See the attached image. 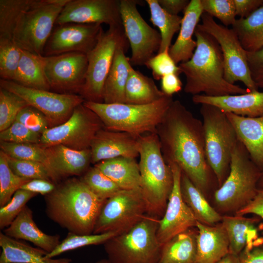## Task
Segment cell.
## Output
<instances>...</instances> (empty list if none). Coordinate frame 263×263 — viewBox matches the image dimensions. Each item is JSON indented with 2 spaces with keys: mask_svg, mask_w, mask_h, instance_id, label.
I'll use <instances>...</instances> for the list:
<instances>
[{
  "mask_svg": "<svg viewBox=\"0 0 263 263\" xmlns=\"http://www.w3.org/2000/svg\"><path fill=\"white\" fill-rule=\"evenodd\" d=\"M156 133L168 164L177 165L205 196L213 185L219 187L207 162L202 121L181 101H173Z\"/></svg>",
  "mask_w": 263,
  "mask_h": 263,
  "instance_id": "cell-1",
  "label": "cell"
},
{
  "mask_svg": "<svg viewBox=\"0 0 263 263\" xmlns=\"http://www.w3.org/2000/svg\"><path fill=\"white\" fill-rule=\"evenodd\" d=\"M48 217L68 232L93 233L100 210L106 201L95 195L80 179L69 178L56 185L44 196Z\"/></svg>",
  "mask_w": 263,
  "mask_h": 263,
  "instance_id": "cell-2",
  "label": "cell"
},
{
  "mask_svg": "<svg viewBox=\"0 0 263 263\" xmlns=\"http://www.w3.org/2000/svg\"><path fill=\"white\" fill-rule=\"evenodd\" d=\"M196 47L191 58L178 65L186 77L184 92L212 97L244 94L248 91L228 82L225 78L223 54L215 39L197 27Z\"/></svg>",
  "mask_w": 263,
  "mask_h": 263,
  "instance_id": "cell-3",
  "label": "cell"
},
{
  "mask_svg": "<svg viewBox=\"0 0 263 263\" xmlns=\"http://www.w3.org/2000/svg\"><path fill=\"white\" fill-rule=\"evenodd\" d=\"M140 188L147 214L160 219L163 216L173 184V173L166 162L156 133L139 139Z\"/></svg>",
  "mask_w": 263,
  "mask_h": 263,
  "instance_id": "cell-4",
  "label": "cell"
},
{
  "mask_svg": "<svg viewBox=\"0 0 263 263\" xmlns=\"http://www.w3.org/2000/svg\"><path fill=\"white\" fill-rule=\"evenodd\" d=\"M174 100L165 95L148 104L97 103L85 101L83 104L101 120L104 128L124 132L139 137L156 133L158 126Z\"/></svg>",
  "mask_w": 263,
  "mask_h": 263,
  "instance_id": "cell-5",
  "label": "cell"
},
{
  "mask_svg": "<svg viewBox=\"0 0 263 263\" xmlns=\"http://www.w3.org/2000/svg\"><path fill=\"white\" fill-rule=\"evenodd\" d=\"M262 172L238 140L232 154L229 173L213 192V200L218 210L235 213L248 205L257 193Z\"/></svg>",
  "mask_w": 263,
  "mask_h": 263,
  "instance_id": "cell-6",
  "label": "cell"
},
{
  "mask_svg": "<svg viewBox=\"0 0 263 263\" xmlns=\"http://www.w3.org/2000/svg\"><path fill=\"white\" fill-rule=\"evenodd\" d=\"M158 219L146 214L127 231L103 245L112 263H158L162 245L157 237Z\"/></svg>",
  "mask_w": 263,
  "mask_h": 263,
  "instance_id": "cell-7",
  "label": "cell"
},
{
  "mask_svg": "<svg viewBox=\"0 0 263 263\" xmlns=\"http://www.w3.org/2000/svg\"><path fill=\"white\" fill-rule=\"evenodd\" d=\"M206 153L219 187L227 177L232 154L238 141L236 132L225 113L212 105L201 104Z\"/></svg>",
  "mask_w": 263,
  "mask_h": 263,
  "instance_id": "cell-8",
  "label": "cell"
},
{
  "mask_svg": "<svg viewBox=\"0 0 263 263\" xmlns=\"http://www.w3.org/2000/svg\"><path fill=\"white\" fill-rule=\"evenodd\" d=\"M69 0H34L20 15L13 41L21 49L43 56L56 20Z\"/></svg>",
  "mask_w": 263,
  "mask_h": 263,
  "instance_id": "cell-9",
  "label": "cell"
},
{
  "mask_svg": "<svg viewBox=\"0 0 263 263\" xmlns=\"http://www.w3.org/2000/svg\"><path fill=\"white\" fill-rule=\"evenodd\" d=\"M129 45L122 24L102 30L95 46L87 54L85 82L79 94L85 101L103 103L104 85L115 52L119 47Z\"/></svg>",
  "mask_w": 263,
  "mask_h": 263,
  "instance_id": "cell-10",
  "label": "cell"
},
{
  "mask_svg": "<svg viewBox=\"0 0 263 263\" xmlns=\"http://www.w3.org/2000/svg\"><path fill=\"white\" fill-rule=\"evenodd\" d=\"M202 23L197 28L212 37L221 48L224 62L225 78L232 84L242 82L248 92L258 91L252 80L247 62V52L233 30L217 23L209 15L203 13Z\"/></svg>",
  "mask_w": 263,
  "mask_h": 263,
  "instance_id": "cell-11",
  "label": "cell"
},
{
  "mask_svg": "<svg viewBox=\"0 0 263 263\" xmlns=\"http://www.w3.org/2000/svg\"><path fill=\"white\" fill-rule=\"evenodd\" d=\"M146 214L147 206L140 188L121 189L104 203L93 234L122 233L137 224Z\"/></svg>",
  "mask_w": 263,
  "mask_h": 263,
  "instance_id": "cell-12",
  "label": "cell"
},
{
  "mask_svg": "<svg viewBox=\"0 0 263 263\" xmlns=\"http://www.w3.org/2000/svg\"><path fill=\"white\" fill-rule=\"evenodd\" d=\"M103 127L99 117L82 103L64 123L43 133L38 144L43 148L62 145L77 150L88 149L97 132Z\"/></svg>",
  "mask_w": 263,
  "mask_h": 263,
  "instance_id": "cell-13",
  "label": "cell"
},
{
  "mask_svg": "<svg viewBox=\"0 0 263 263\" xmlns=\"http://www.w3.org/2000/svg\"><path fill=\"white\" fill-rule=\"evenodd\" d=\"M0 86L41 112L47 118L50 128L64 123L74 109L85 101L80 95L29 88L11 80L0 79Z\"/></svg>",
  "mask_w": 263,
  "mask_h": 263,
  "instance_id": "cell-14",
  "label": "cell"
},
{
  "mask_svg": "<svg viewBox=\"0 0 263 263\" xmlns=\"http://www.w3.org/2000/svg\"><path fill=\"white\" fill-rule=\"evenodd\" d=\"M141 1L120 0V13L125 35L131 48L132 65H145L158 52L161 42L160 33L148 24L138 11Z\"/></svg>",
  "mask_w": 263,
  "mask_h": 263,
  "instance_id": "cell-15",
  "label": "cell"
},
{
  "mask_svg": "<svg viewBox=\"0 0 263 263\" xmlns=\"http://www.w3.org/2000/svg\"><path fill=\"white\" fill-rule=\"evenodd\" d=\"M87 55L70 52L44 56V72L51 89L63 94H80L85 82Z\"/></svg>",
  "mask_w": 263,
  "mask_h": 263,
  "instance_id": "cell-16",
  "label": "cell"
},
{
  "mask_svg": "<svg viewBox=\"0 0 263 263\" xmlns=\"http://www.w3.org/2000/svg\"><path fill=\"white\" fill-rule=\"evenodd\" d=\"M168 165L172 171L173 184L165 213L158 221L157 237L162 246L176 235L196 226L197 222L181 194L180 168L173 163Z\"/></svg>",
  "mask_w": 263,
  "mask_h": 263,
  "instance_id": "cell-17",
  "label": "cell"
},
{
  "mask_svg": "<svg viewBox=\"0 0 263 263\" xmlns=\"http://www.w3.org/2000/svg\"><path fill=\"white\" fill-rule=\"evenodd\" d=\"M67 23L122 24L120 0H69L55 25Z\"/></svg>",
  "mask_w": 263,
  "mask_h": 263,
  "instance_id": "cell-18",
  "label": "cell"
},
{
  "mask_svg": "<svg viewBox=\"0 0 263 263\" xmlns=\"http://www.w3.org/2000/svg\"><path fill=\"white\" fill-rule=\"evenodd\" d=\"M55 26L45 46V56L70 52L87 55L95 46L103 29L99 24L67 23Z\"/></svg>",
  "mask_w": 263,
  "mask_h": 263,
  "instance_id": "cell-19",
  "label": "cell"
},
{
  "mask_svg": "<svg viewBox=\"0 0 263 263\" xmlns=\"http://www.w3.org/2000/svg\"><path fill=\"white\" fill-rule=\"evenodd\" d=\"M139 137L103 127L97 132L91 143V163L95 164L118 157L136 158L139 156Z\"/></svg>",
  "mask_w": 263,
  "mask_h": 263,
  "instance_id": "cell-20",
  "label": "cell"
},
{
  "mask_svg": "<svg viewBox=\"0 0 263 263\" xmlns=\"http://www.w3.org/2000/svg\"><path fill=\"white\" fill-rule=\"evenodd\" d=\"M49 169L55 184L61 178L83 175L91 163L90 149L77 150L62 145L44 148Z\"/></svg>",
  "mask_w": 263,
  "mask_h": 263,
  "instance_id": "cell-21",
  "label": "cell"
},
{
  "mask_svg": "<svg viewBox=\"0 0 263 263\" xmlns=\"http://www.w3.org/2000/svg\"><path fill=\"white\" fill-rule=\"evenodd\" d=\"M197 104L215 106L225 112L250 117L263 116V92H248L244 94L212 97L204 94L193 95Z\"/></svg>",
  "mask_w": 263,
  "mask_h": 263,
  "instance_id": "cell-22",
  "label": "cell"
},
{
  "mask_svg": "<svg viewBox=\"0 0 263 263\" xmlns=\"http://www.w3.org/2000/svg\"><path fill=\"white\" fill-rule=\"evenodd\" d=\"M195 263H216L229 253V241L223 224L209 225L197 222Z\"/></svg>",
  "mask_w": 263,
  "mask_h": 263,
  "instance_id": "cell-23",
  "label": "cell"
},
{
  "mask_svg": "<svg viewBox=\"0 0 263 263\" xmlns=\"http://www.w3.org/2000/svg\"><path fill=\"white\" fill-rule=\"evenodd\" d=\"M225 113L238 140L244 145L252 161L263 172V116L250 117Z\"/></svg>",
  "mask_w": 263,
  "mask_h": 263,
  "instance_id": "cell-24",
  "label": "cell"
},
{
  "mask_svg": "<svg viewBox=\"0 0 263 263\" xmlns=\"http://www.w3.org/2000/svg\"><path fill=\"white\" fill-rule=\"evenodd\" d=\"M203 13L201 0H191L184 10L178 37L169 49V54L177 64L192 56L197 45L192 37Z\"/></svg>",
  "mask_w": 263,
  "mask_h": 263,
  "instance_id": "cell-25",
  "label": "cell"
},
{
  "mask_svg": "<svg viewBox=\"0 0 263 263\" xmlns=\"http://www.w3.org/2000/svg\"><path fill=\"white\" fill-rule=\"evenodd\" d=\"M3 233L11 238L29 241L48 253L53 251L60 243L59 235L43 232L36 224L32 210L26 206Z\"/></svg>",
  "mask_w": 263,
  "mask_h": 263,
  "instance_id": "cell-26",
  "label": "cell"
},
{
  "mask_svg": "<svg viewBox=\"0 0 263 263\" xmlns=\"http://www.w3.org/2000/svg\"><path fill=\"white\" fill-rule=\"evenodd\" d=\"M0 263H71L67 258H46L44 250L0 233Z\"/></svg>",
  "mask_w": 263,
  "mask_h": 263,
  "instance_id": "cell-27",
  "label": "cell"
},
{
  "mask_svg": "<svg viewBox=\"0 0 263 263\" xmlns=\"http://www.w3.org/2000/svg\"><path fill=\"white\" fill-rule=\"evenodd\" d=\"M257 219L244 216L225 215L222 223L226 230L229 241V253L239 255L245 246L263 244L258 237Z\"/></svg>",
  "mask_w": 263,
  "mask_h": 263,
  "instance_id": "cell-28",
  "label": "cell"
},
{
  "mask_svg": "<svg viewBox=\"0 0 263 263\" xmlns=\"http://www.w3.org/2000/svg\"><path fill=\"white\" fill-rule=\"evenodd\" d=\"M129 47H120L116 51L107 77L103 91V103H125V88L132 67L126 53Z\"/></svg>",
  "mask_w": 263,
  "mask_h": 263,
  "instance_id": "cell-29",
  "label": "cell"
},
{
  "mask_svg": "<svg viewBox=\"0 0 263 263\" xmlns=\"http://www.w3.org/2000/svg\"><path fill=\"white\" fill-rule=\"evenodd\" d=\"M94 166L121 189L140 188V173L136 158L118 157L99 162Z\"/></svg>",
  "mask_w": 263,
  "mask_h": 263,
  "instance_id": "cell-30",
  "label": "cell"
},
{
  "mask_svg": "<svg viewBox=\"0 0 263 263\" xmlns=\"http://www.w3.org/2000/svg\"><path fill=\"white\" fill-rule=\"evenodd\" d=\"M197 235L191 228L173 237L162 245L158 263H195Z\"/></svg>",
  "mask_w": 263,
  "mask_h": 263,
  "instance_id": "cell-31",
  "label": "cell"
},
{
  "mask_svg": "<svg viewBox=\"0 0 263 263\" xmlns=\"http://www.w3.org/2000/svg\"><path fill=\"white\" fill-rule=\"evenodd\" d=\"M181 192L184 201L197 221L209 225L222 221L223 216L210 205L203 193L182 172Z\"/></svg>",
  "mask_w": 263,
  "mask_h": 263,
  "instance_id": "cell-32",
  "label": "cell"
},
{
  "mask_svg": "<svg viewBox=\"0 0 263 263\" xmlns=\"http://www.w3.org/2000/svg\"><path fill=\"white\" fill-rule=\"evenodd\" d=\"M13 81L24 86L49 91L44 72V56L22 50V54Z\"/></svg>",
  "mask_w": 263,
  "mask_h": 263,
  "instance_id": "cell-33",
  "label": "cell"
},
{
  "mask_svg": "<svg viewBox=\"0 0 263 263\" xmlns=\"http://www.w3.org/2000/svg\"><path fill=\"white\" fill-rule=\"evenodd\" d=\"M165 95L151 78L132 67L125 88V103L148 104Z\"/></svg>",
  "mask_w": 263,
  "mask_h": 263,
  "instance_id": "cell-34",
  "label": "cell"
},
{
  "mask_svg": "<svg viewBox=\"0 0 263 263\" xmlns=\"http://www.w3.org/2000/svg\"><path fill=\"white\" fill-rule=\"evenodd\" d=\"M232 29L246 52L263 48V4L246 18L236 19Z\"/></svg>",
  "mask_w": 263,
  "mask_h": 263,
  "instance_id": "cell-35",
  "label": "cell"
},
{
  "mask_svg": "<svg viewBox=\"0 0 263 263\" xmlns=\"http://www.w3.org/2000/svg\"><path fill=\"white\" fill-rule=\"evenodd\" d=\"M150 9V20L158 28L161 42L158 53L169 50L172 38L179 31L182 17L170 14L159 5L158 0H146Z\"/></svg>",
  "mask_w": 263,
  "mask_h": 263,
  "instance_id": "cell-36",
  "label": "cell"
},
{
  "mask_svg": "<svg viewBox=\"0 0 263 263\" xmlns=\"http://www.w3.org/2000/svg\"><path fill=\"white\" fill-rule=\"evenodd\" d=\"M34 0H0V40L13 41L17 21Z\"/></svg>",
  "mask_w": 263,
  "mask_h": 263,
  "instance_id": "cell-37",
  "label": "cell"
},
{
  "mask_svg": "<svg viewBox=\"0 0 263 263\" xmlns=\"http://www.w3.org/2000/svg\"><path fill=\"white\" fill-rule=\"evenodd\" d=\"M117 235L114 232L101 234L80 235L68 232L66 238L51 252L47 253L46 258H54L63 253L78 248L92 245L104 244L108 240Z\"/></svg>",
  "mask_w": 263,
  "mask_h": 263,
  "instance_id": "cell-38",
  "label": "cell"
},
{
  "mask_svg": "<svg viewBox=\"0 0 263 263\" xmlns=\"http://www.w3.org/2000/svg\"><path fill=\"white\" fill-rule=\"evenodd\" d=\"M31 180L16 175L11 169L6 154L0 151V207L6 205L15 192Z\"/></svg>",
  "mask_w": 263,
  "mask_h": 263,
  "instance_id": "cell-39",
  "label": "cell"
},
{
  "mask_svg": "<svg viewBox=\"0 0 263 263\" xmlns=\"http://www.w3.org/2000/svg\"><path fill=\"white\" fill-rule=\"evenodd\" d=\"M80 179L100 199L106 200L121 189L97 167L94 166L83 175Z\"/></svg>",
  "mask_w": 263,
  "mask_h": 263,
  "instance_id": "cell-40",
  "label": "cell"
},
{
  "mask_svg": "<svg viewBox=\"0 0 263 263\" xmlns=\"http://www.w3.org/2000/svg\"><path fill=\"white\" fill-rule=\"evenodd\" d=\"M0 147L1 150L10 157L17 159L38 162L45 165L49 169L45 149L38 144L17 143L0 141Z\"/></svg>",
  "mask_w": 263,
  "mask_h": 263,
  "instance_id": "cell-41",
  "label": "cell"
},
{
  "mask_svg": "<svg viewBox=\"0 0 263 263\" xmlns=\"http://www.w3.org/2000/svg\"><path fill=\"white\" fill-rule=\"evenodd\" d=\"M29 106L21 97L7 90L0 89V132L11 126L19 112Z\"/></svg>",
  "mask_w": 263,
  "mask_h": 263,
  "instance_id": "cell-42",
  "label": "cell"
},
{
  "mask_svg": "<svg viewBox=\"0 0 263 263\" xmlns=\"http://www.w3.org/2000/svg\"><path fill=\"white\" fill-rule=\"evenodd\" d=\"M22 54V49L13 40H0V76L13 81Z\"/></svg>",
  "mask_w": 263,
  "mask_h": 263,
  "instance_id": "cell-43",
  "label": "cell"
},
{
  "mask_svg": "<svg viewBox=\"0 0 263 263\" xmlns=\"http://www.w3.org/2000/svg\"><path fill=\"white\" fill-rule=\"evenodd\" d=\"M38 194L22 189L17 190L10 201L0 208V228L10 225L26 206L27 203Z\"/></svg>",
  "mask_w": 263,
  "mask_h": 263,
  "instance_id": "cell-44",
  "label": "cell"
},
{
  "mask_svg": "<svg viewBox=\"0 0 263 263\" xmlns=\"http://www.w3.org/2000/svg\"><path fill=\"white\" fill-rule=\"evenodd\" d=\"M6 155L10 168L18 176L30 180L42 179L53 182L50 171L43 164L34 161L17 159Z\"/></svg>",
  "mask_w": 263,
  "mask_h": 263,
  "instance_id": "cell-45",
  "label": "cell"
},
{
  "mask_svg": "<svg viewBox=\"0 0 263 263\" xmlns=\"http://www.w3.org/2000/svg\"><path fill=\"white\" fill-rule=\"evenodd\" d=\"M204 13L218 19L227 27L235 21L236 15L233 0H201Z\"/></svg>",
  "mask_w": 263,
  "mask_h": 263,
  "instance_id": "cell-46",
  "label": "cell"
},
{
  "mask_svg": "<svg viewBox=\"0 0 263 263\" xmlns=\"http://www.w3.org/2000/svg\"><path fill=\"white\" fill-rule=\"evenodd\" d=\"M145 66L151 70L154 79L157 80L169 74H181L178 65L170 56L169 50L155 55L146 62Z\"/></svg>",
  "mask_w": 263,
  "mask_h": 263,
  "instance_id": "cell-47",
  "label": "cell"
},
{
  "mask_svg": "<svg viewBox=\"0 0 263 263\" xmlns=\"http://www.w3.org/2000/svg\"><path fill=\"white\" fill-rule=\"evenodd\" d=\"M41 136L17 121L0 132V141L12 143L38 144Z\"/></svg>",
  "mask_w": 263,
  "mask_h": 263,
  "instance_id": "cell-48",
  "label": "cell"
},
{
  "mask_svg": "<svg viewBox=\"0 0 263 263\" xmlns=\"http://www.w3.org/2000/svg\"><path fill=\"white\" fill-rule=\"evenodd\" d=\"M27 128L42 134L50 128L45 116L39 111L31 106L23 108L18 113L16 120Z\"/></svg>",
  "mask_w": 263,
  "mask_h": 263,
  "instance_id": "cell-49",
  "label": "cell"
},
{
  "mask_svg": "<svg viewBox=\"0 0 263 263\" xmlns=\"http://www.w3.org/2000/svg\"><path fill=\"white\" fill-rule=\"evenodd\" d=\"M251 78L259 89H263V48L252 52H247Z\"/></svg>",
  "mask_w": 263,
  "mask_h": 263,
  "instance_id": "cell-50",
  "label": "cell"
},
{
  "mask_svg": "<svg viewBox=\"0 0 263 263\" xmlns=\"http://www.w3.org/2000/svg\"><path fill=\"white\" fill-rule=\"evenodd\" d=\"M56 186V184L52 181L42 179H35L24 184L20 189L45 196L52 192L55 189Z\"/></svg>",
  "mask_w": 263,
  "mask_h": 263,
  "instance_id": "cell-51",
  "label": "cell"
},
{
  "mask_svg": "<svg viewBox=\"0 0 263 263\" xmlns=\"http://www.w3.org/2000/svg\"><path fill=\"white\" fill-rule=\"evenodd\" d=\"M235 214V215L238 216L254 214L259 216L263 221V189H258L253 199Z\"/></svg>",
  "mask_w": 263,
  "mask_h": 263,
  "instance_id": "cell-52",
  "label": "cell"
},
{
  "mask_svg": "<svg viewBox=\"0 0 263 263\" xmlns=\"http://www.w3.org/2000/svg\"><path fill=\"white\" fill-rule=\"evenodd\" d=\"M182 82L179 75L171 74L163 76L161 79V90L166 95L172 96L182 89Z\"/></svg>",
  "mask_w": 263,
  "mask_h": 263,
  "instance_id": "cell-53",
  "label": "cell"
},
{
  "mask_svg": "<svg viewBox=\"0 0 263 263\" xmlns=\"http://www.w3.org/2000/svg\"><path fill=\"white\" fill-rule=\"evenodd\" d=\"M239 258L240 263H263V244L245 247Z\"/></svg>",
  "mask_w": 263,
  "mask_h": 263,
  "instance_id": "cell-54",
  "label": "cell"
},
{
  "mask_svg": "<svg viewBox=\"0 0 263 263\" xmlns=\"http://www.w3.org/2000/svg\"><path fill=\"white\" fill-rule=\"evenodd\" d=\"M235 13L239 18H245L263 4V0H233Z\"/></svg>",
  "mask_w": 263,
  "mask_h": 263,
  "instance_id": "cell-55",
  "label": "cell"
},
{
  "mask_svg": "<svg viewBox=\"0 0 263 263\" xmlns=\"http://www.w3.org/2000/svg\"><path fill=\"white\" fill-rule=\"evenodd\" d=\"M159 5L169 13L178 15L184 11L190 2L188 0H158Z\"/></svg>",
  "mask_w": 263,
  "mask_h": 263,
  "instance_id": "cell-56",
  "label": "cell"
},
{
  "mask_svg": "<svg viewBox=\"0 0 263 263\" xmlns=\"http://www.w3.org/2000/svg\"><path fill=\"white\" fill-rule=\"evenodd\" d=\"M216 263H240L239 255L228 253Z\"/></svg>",
  "mask_w": 263,
  "mask_h": 263,
  "instance_id": "cell-57",
  "label": "cell"
},
{
  "mask_svg": "<svg viewBox=\"0 0 263 263\" xmlns=\"http://www.w3.org/2000/svg\"><path fill=\"white\" fill-rule=\"evenodd\" d=\"M257 187L258 189H263V172L259 180Z\"/></svg>",
  "mask_w": 263,
  "mask_h": 263,
  "instance_id": "cell-58",
  "label": "cell"
},
{
  "mask_svg": "<svg viewBox=\"0 0 263 263\" xmlns=\"http://www.w3.org/2000/svg\"><path fill=\"white\" fill-rule=\"evenodd\" d=\"M94 263H112L111 262L110 260L108 259H103L99 260Z\"/></svg>",
  "mask_w": 263,
  "mask_h": 263,
  "instance_id": "cell-59",
  "label": "cell"
}]
</instances>
